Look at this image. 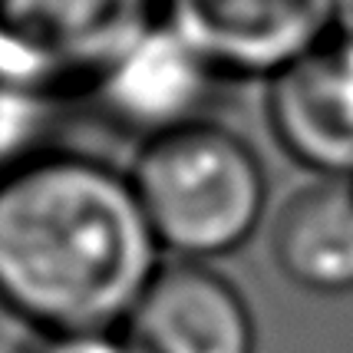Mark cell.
<instances>
[{
  "mask_svg": "<svg viewBox=\"0 0 353 353\" xmlns=\"http://www.w3.org/2000/svg\"><path fill=\"white\" fill-rule=\"evenodd\" d=\"M159 268L129 172L43 149L0 175V301L46 334L123 327Z\"/></svg>",
  "mask_w": 353,
  "mask_h": 353,
  "instance_id": "cell-1",
  "label": "cell"
},
{
  "mask_svg": "<svg viewBox=\"0 0 353 353\" xmlns=\"http://www.w3.org/2000/svg\"><path fill=\"white\" fill-rule=\"evenodd\" d=\"M142 212L162 251L215 261L258 231L268 208V169L245 136L201 119L149 139L129 165Z\"/></svg>",
  "mask_w": 353,
  "mask_h": 353,
  "instance_id": "cell-2",
  "label": "cell"
},
{
  "mask_svg": "<svg viewBox=\"0 0 353 353\" xmlns=\"http://www.w3.org/2000/svg\"><path fill=\"white\" fill-rule=\"evenodd\" d=\"M162 20V0H0V73L63 99L90 92Z\"/></svg>",
  "mask_w": 353,
  "mask_h": 353,
  "instance_id": "cell-3",
  "label": "cell"
},
{
  "mask_svg": "<svg viewBox=\"0 0 353 353\" xmlns=\"http://www.w3.org/2000/svg\"><path fill=\"white\" fill-rule=\"evenodd\" d=\"M162 23L221 83H268L334 37V0H162Z\"/></svg>",
  "mask_w": 353,
  "mask_h": 353,
  "instance_id": "cell-4",
  "label": "cell"
},
{
  "mask_svg": "<svg viewBox=\"0 0 353 353\" xmlns=\"http://www.w3.org/2000/svg\"><path fill=\"white\" fill-rule=\"evenodd\" d=\"M218 83L215 70L159 20L109 63L90 96L109 123L142 145L208 119Z\"/></svg>",
  "mask_w": 353,
  "mask_h": 353,
  "instance_id": "cell-5",
  "label": "cell"
},
{
  "mask_svg": "<svg viewBox=\"0 0 353 353\" xmlns=\"http://www.w3.org/2000/svg\"><path fill=\"white\" fill-rule=\"evenodd\" d=\"M264 119L288 159L353 182V40L330 37L264 83Z\"/></svg>",
  "mask_w": 353,
  "mask_h": 353,
  "instance_id": "cell-6",
  "label": "cell"
},
{
  "mask_svg": "<svg viewBox=\"0 0 353 353\" xmlns=\"http://www.w3.org/2000/svg\"><path fill=\"white\" fill-rule=\"evenodd\" d=\"M139 353H254L245 294L208 261L162 264L123 323Z\"/></svg>",
  "mask_w": 353,
  "mask_h": 353,
  "instance_id": "cell-7",
  "label": "cell"
},
{
  "mask_svg": "<svg viewBox=\"0 0 353 353\" xmlns=\"http://www.w3.org/2000/svg\"><path fill=\"white\" fill-rule=\"evenodd\" d=\"M271 251L304 291H353V182L314 179L297 188L271 225Z\"/></svg>",
  "mask_w": 353,
  "mask_h": 353,
  "instance_id": "cell-8",
  "label": "cell"
},
{
  "mask_svg": "<svg viewBox=\"0 0 353 353\" xmlns=\"http://www.w3.org/2000/svg\"><path fill=\"white\" fill-rule=\"evenodd\" d=\"M57 103L60 99L33 92L0 73V175L43 152L40 142Z\"/></svg>",
  "mask_w": 353,
  "mask_h": 353,
  "instance_id": "cell-9",
  "label": "cell"
},
{
  "mask_svg": "<svg viewBox=\"0 0 353 353\" xmlns=\"http://www.w3.org/2000/svg\"><path fill=\"white\" fill-rule=\"evenodd\" d=\"M33 353H139L136 343L125 337L123 327L109 330H60L46 334Z\"/></svg>",
  "mask_w": 353,
  "mask_h": 353,
  "instance_id": "cell-10",
  "label": "cell"
},
{
  "mask_svg": "<svg viewBox=\"0 0 353 353\" xmlns=\"http://www.w3.org/2000/svg\"><path fill=\"white\" fill-rule=\"evenodd\" d=\"M334 33L353 40V0H334Z\"/></svg>",
  "mask_w": 353,
  "mask_h": 353,
  "instance_id": "cell-11",
  "label": "cell"
}]
</instances>
